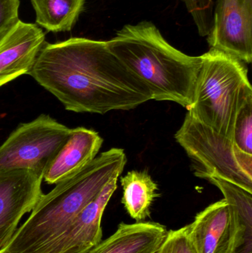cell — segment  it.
<instances>
[{"label": "cell", "mask_w": 252, "mask_h": 253, "mask_svg": "<svg viewBox=\"0 0 252 253\" xmlns=\"http://www.w3.org/2000/svg\"><path fill=\"white\" fill-rule=\"evenodd\" d=\"M232 140L240 150L252 155V93L244 99L238 109Z\"/></svg>", "instance_id": "cell-17"}, {"label": "cell", "mask_w": 252, "mask_h": 253, "mask_svg": "<svg viewBox=\"0 0 252 253\" xmlns=\"http://www.w3.org/2000/svg\"><path fill=\"white\" fill-rule=\"evenodd\" d=\"M200 178L216 176L252 192V155L240 150L230 138L186 114L175 135Z\"/></svg>", "instance_id": "cell-5"}, {"label": "cell", "mask_w": 252, "mask_h": 253, "mask_svg": "<svg viewBox=\"0 0 252 253\" xmlns=\"http://www.w3.org/2000/svg\"><path fill=\"white\" fill-rule=\"evenodd\" d=\"M42 30L19 20L0 42V87L29 74L45 42Z\"/></svg>", "instance_id": "cell-10"}, {"label": "cell", "mask_w": 252, "mask_h": 253, "mask_svg": "<svg viewBox=\"0 0 252 253\" xmlns=\"http://www.w3.org/2000/svg\"><path fill=\"white\" fill-rule=\"evenodd\" d=\"M103 139L96 131L83 126L71 129V135L44 172L43 180L56 184L85 168L97 156Z\"/></svg>", "instance_id": "cell-11"}, {"label": "cell", "mask_w": 252, "mask_h": 253, "mask_svg": "<svg viewBox=\"0 0 252 253\" xmlns=\"http://www.w3.org/2000/svg\"><path fill=\"white\" fill-rule=\"evenodd\" d=\"M86 0H31L36 22L51 32L71 31L82 12Z\"/></svg>", "instance_id": "cell-16"}, {"label": "cell", "mask_w": 252, "mask_h": 253, "mask_svg": "<svg viewBox=\"0 0 252 253\" xmlns=\"http://www.w3.org/2000/svg\"><path fill=\"white\" fill-rule=\"evenodd\" d=\"M71 132L45 114L19 125L0 146V169H31L44 177Z\"/></svg>", "instance_id": "cell-6"}, {"label": "cell", "mask_w": 252, "mask_h": 253, "mask_svg": "<svg viewBox=\"0 0 252 253\" xmlns=\"http://www.w3.org/2000/svg\"><path fill=\"white\" fill-rule=\"evenodd\" d=\"M201 57L193 102L187 114L232 139L238 109L252 93L248 71L241 61L215 49Z\"/></svg>", "instance_id": "cell-4"}, {"label": "cell", "mask_w": 252, "mask_h": 253, "mask_svg": "<svg viewBox=\"0 0 252 253\" xmlns=\"http://www.w3.org/2000/svg\"><path fill=\"white\" fill-rule=\"evenodd\" d=\"M167 232L158 223H121L112 236L85 253H155Z\"/></svg>", "instance_id": "cell-14"}, {"label": "cell", "mask_w": 252, "mask_h": 253, "mask_svg": "<svg viewBox=\"0 0 252 253\" xmlns=\"http://www.w3.org/2000/svg\"><path fill=\"white\" fill-rule=\"evenodd\" d=\"M207 40L211 49L251 63L252 0H217Z\"/></svg>", "instance_id": "cell-7"}, {"label": "cell", "mask_w": 252, "mask_h": 253, "mask_svg": "<svg viewBox=\"0 0 252 253\" xmlns=\"http://www.w3.org/2000/svg\"><path fill=\"white\" fill-rule=\"evenodd\" d=\"M108 47L149 89L152 99L170 101L188 108L193 102L202 57L173 47L152 22L126 25Z\"/></svg>", "instance_id": "cell-3"}, {"label": "cell", "mask_w": 252, "mask_h": 253, "mask_svg": "<svg viewBox=\"0 0 252 253\" xmlns=\"http://www.w3.org/2000/svg\"><path fill=\"white\" fill-rule=\"evenodd\" d=\"M184 3L188 12L192 15L201 37H208L213 25L214 1L213 0H180Z\"/></svg>", "instance_id": "cell-18"}, {"label": "cell", "mask_w": 252, "mask_h": 253, "mask_svg": "<svg viewBox=\"0 0 252 253\" xmlns=\"http://www.w3.org/2000/svg\"><path fill=\"white\" fill-rule=\"evenodd\" d=\"M126 163L124 150L112 148L58 182L50 193L41 195L29 218L0 253L45 252L107 184L119 177Z\"/></svg>", "instance_id": "cell-2"}, {"label": "cell", "mask_w": 252, "mask_h": 253, "mask_svg": "<svg viewBox=\"0 0 252 253\" xmlns=\"http://www.w3.org/2000/svg\"><path fill=\"white\" fill-rule=\"evenodd\" d=\"M205 179L221 191L229 205L231 244L228 253H252V192L219 177Z\"/></svg>", "instance_id": "cell-13"}, {"label": "cell", "mask_w": 252, "mask_h": 253, "mask_svg": "<svg viewBox=\"0 0 252 253\" xmlns=\"http://www.w3.org/2000/svg\"><path fill=\"white\" fill-rule=\"evenodd\" d=\"M43 177L28 169H0V253L7 246L23 215L42 195Z\"/></svg>", "instance_id": "cell-8"}, {"label": "cell", "mask_w": 252, "mask_h": 253, "mask_svg": "<svg viewBox=\"0 0 252 253\" xmlns=\"http://www.w3.org/2000/svg\"><path fill=\"white\" fill-rule=\"evenodd\" d=\"M123 187L121 202L136 222H142L150 215V208L158 197V185L146 171L132 170L121 179Z\"/></svg>", "instance_id": "cell-15"}, {"label": "cell", "mask_w": 252, "mask_h": 253, "mask_svg": "<svg viewBox=\"0 0 252 253\" xmlns=\"http://www.w3.org/2000/svg\"><path fill=\"white\" fill-rule=\"evenodd\" d=\"M196 253H228L231 244L230 212L224 199L212 204L188 225Z\"/></svg>", "instance_id": "cell-12"}, {"label": "cell", "mask_w": 252, "mask_h": 253, "mask_svg": "<svg viewBox=\"0 0 252 253\" xmlns=\"http://www.w3.org/2000/svg\"><path fill=\"white\" fill-rule=\"evenodd\" d=\"M19 0H0V42L19 22Z\"/></svg>", "instance_id": "cell-20"}, {"label": "cell", "mask_w": 252, "mask_h": 253, "mask_svg": "<svg viewBox=\"0 0 252 253\" xmlns=\"http://www.w3.org/2000/svg\"><path fill=\"white\" fill-rule=\"evenodd\" d=\"M28 74L72 112L128 111L152 99L107 41L75 37L44 42Z\"/></svg>", "instance_id": "cell-1"}, {"label": "cell", "mask_w": 252, "mask_h": 253, "mask_svg": "<svg viewBox=\"0 0 252 253\" xmlns=\"http://www.w3.org/2000/svg\"><path fill=\"white\" fill-rule=\"evenodd\" d=\"M118 178L107 184L44 253H85L102 241V215L118 187Z\"/></svg>", "instance_id": "cell-9"}, {"label": "cell", "mask_w": 252, "mask_h": 253, "mask_svg": "<svg viewBox=\"0 0 252 253\" xmlns=\"http://www.w3.org/2000/svg\"><path fill=\"white\" fill-rule=\"evenodd\" d=\"M155 253H196L189 239L188 226L167 232L164 242Z\"/></svg>", "instance_id": "cell-19"}]
</instances>
